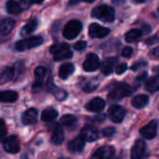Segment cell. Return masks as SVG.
<instances>
[{
	"instance_id": "cell-41",
	"label": "cell",
	"mask_w": 159,
	"mask_h": 159,
	"mask_svg": "<svg viewBox=\"0 0 159 159\" xmlns=\"http://www.w3.org/2000/svg\"><path fill=\"white\" fill-rule=\"evenodd\" d=\"M152 55H153V56H155V57H159V46H158V47H156V48H154V49L152 50Z\"/></svg>"
},
{
	"instance_id": "cell-31",
	"label": "cell",
	"mask_w": 159,
	"mask_h": 159,
	"mask_svg": "<svg viewBox=\"0 0 159 159\" xmlns=\"http://www.w3.org/2000/svg\"><path fill=\"white\" fill-rule=\"evenodd\" d=\"M141 36H142V33L139 29H132L125 34V39L126 42L132 43V42H135L138 39H139L141 38Z\"/></svg>"
},
{
	"instance_id": "cell-11",
	"label": "cell",
	"mask_w": 159,
	"mask_h": 159,
	"mask_svg": "<svg viewBox=\"0 0 159 159\" xmlns=\"http://www.w3.org/2000/svg\"><path fill=\"white\" fill-rule=\"evenodd\" d=\"M157 127H158V123L156 120L151 121L149 124L144 125L142 128H140L139 133L142 137H144L147 139H152L156 136L157 133Z\"/></svg>"
},
{
	"instance_id": "cell-17",
	"label": "cell",
	"mask_w": 159,
	"mask_h": 159,
	"mask_svg": "<svg viewBox=\"0 0 159 159\" xmlns=\"http://www.w3.org/2000/svg\"><path fill=\"white\" fill-rule=\"evenodd\" d=\"M47 88H48V90L54 96V98H55L57 100H59V101H64V100H66V98H67V96H68V94L66 93V90H64V89H62V88H59V87L55 86V85L53 84V83L51 81V80L47 83Z\"/></svg>"
},
{
	"instance_id": "cell-47",
	"label": "cell",
	"mask_w": 159,
	"mask_h": 159,
	"mask_svg": "<svg viewBox=\"0 0 159 159\" xmlns=\"http://www.w3.org/2000/svg\"><path fill=\"white\" fill-rule=\"evenodd\" d=\"M58 159H70V158H66V157H61V158H58Z\"/></svg>"
},
{
	"instance_id": "cell-12",
	"label": "cell",
	"mask_w": 159,
	"mask_h": 159,
	"mask_svg": "<svg viewBox=\"0 0 159 159\" xmlns=\"http://www.w3.org/2000/svg\"><path fill=\"white\" fill-rule=\"evenodd\" d=\"M46 75H47L46 67H44L42 66L36 67V69H35V83L33 84V90L35 92L39 90L42 87Z\"/></svg>"
},
{
	"instance_id": "cell-10",
	"label": "cell",
	"mask_w": 159,
	"mask_h": 159,
	"mask_svg": "<svg viewBox=\"0 0 159 159\" xmlns=\"http://www.w3.org/2000/svg\"><path fill=\"white\" fill-rule=\"evenodd\" d=\"M114 154L115 149L112 146H102L93 153L91 159H112Z\"/></svg>"
},
{
	"instance_id": "cell-48",
	"label": "cell",
	"mask_w": 159,
	"mask_h": 159,
	"mask_svg": "<svg viewBox=\"0 0 159 159\" xmlns=\"http://www.w3.org/2000/svg\"><path fill=\"white\" fill-rule=\"evenodd\" d=\"M22 1H24V2H26V1H27V0H22Z\"/></svg>"
},
{
	"instance_id": "cell-8",
	"label": "cell",
	"mask_w": 159,
	"mask_h": 159,
	"mask_svg": "<svg viewBox=\"0 0 159 159\" xmlns=\"http://www.w3.org/2000/svg\"><path fill=\"white\" fill-rule=\"evenodd\" d=\"M100 61L98 56L96 53H89L87 54L85 61L84 62L83 67L86 72H93L99 68Z\"/></svg>"
},
{
	"instance_id": "cell-13",
	"label": "cell",
	"mask_w": 159,
	"mask_h": 159,
	"mask_svg": "<svg viewBox=\"0 0 159 159\" xmlns=\"http://www.w3.org/2000/svg\"><path fill=\"white\" fill-rule=\"evenodd\" d=\"M111 30L98 24H92L89 26V36L93 39H102L110 34Z\"/></svg>"
},
{
	"instance_id": "cell-39",
	"label": "cell",
	"mask_w": 159,
	"mask_h": 159,
	"mask_svg": "<svg viewBox=\"0 0 159 159\" xmlns=\"http://www.w3.org/2000/svg\"><path fill=\"white\" fill-rule=\"evenodd\" d=\"M151 26L149 25H142V29L140 30L142 34H149L151 32Z\"/></svg>"
},
{
	"instance_id": "cell-30",
	"label": "cell",
	"mask_w": 159,
	"mask_h": 159,
	"mask_svg": "<svg viewBox=\"0 0 159 159\" xmlns=\"http://www.w3.org/2000/svg\"><path fill=\"white\" fill-rule=\"evenodd\" d=\"M38 26V22L36 19H32L30 20L21 30V35L22 36H26V35H29L31 33H33L36 28Z\"/></svg>"
},
{
	"instance_id": "cell-3",
	"label": "cell",
	"mask_w": 159,
	"mask_h": 159,
	"mask_svg": "<svg viewBox=\"0 0 159 159\" xmlns=\"http://www.w3.org/2000/svg\"><path fill=\"white\" fill-rule=\"evenodd\" d=\"M50 52L53 55L55 61H62L72 57L73 53L70 50V46L67 43H56L51 46Z\"/></svg>"
},
{
	"instance_id": "cell-24",
	"label": "cell",
	"mask_w": 159,
	"mask_h": 159,
	"mask_svg": "<svg viewBox=\"0 0 159 159\" xmlns=\"http://www.w3.org/2000/svg\"><path fill=\"white\" fill-rule=\"evenodd\" d=\"M74 71H75L74 65L71 63H66L60 66L58 74L62 80H66L70 75H72L74 73Z\"/></svg>"
},
{
	"instance_id": "cell-9",
	"label": "cell",
	"mask_w": 159,
	"mask_h": 159,
	"mask_svg": "<svg viewBox=\"0 0 159 159\" xmlns=\"http://www.w3.org/2000/svg\"><path fill=\"white\" fill-rule=\"evenodd\" d=\"M3 148L9 153H16L20 151V141L17 136L12 135L5 139L3 141Z\"/></svg>"
},
{
	"instance_id": "cell-38",
	"label": "cell",
	"mask_w": 159,
	"mask_h": 159,
	"mask_svg": "<svg viewBox=\"0 0 159 159\" xmlns=\"http://www.w3.org/2000/svg\"><path fill=\"white\" fill-rule=\"evenodd\" d=\"M147 76H148V74H147V72H141L140 74H139L138 76H137V78H136V82L137 83H141V82H143V81H145V80L147 79Z\"/></svg>"
},
{
	"instance_id": "cell-33",
	"label": "cell",
	"mask_w": 159,
	"mask_h": 159,
	"mask_svg": "<svg viewBox=\"0 0 159 159\" xmlns=\"http://www.w3.org/2000/svg\"><path fill=\"white\" fill-rule=\"evenodd\" d=\"M7 136V126L3 119L0 118V140L4 141Z\"/></svg>"
},
{
	"instance_id": "cell-36",
	"label": "cell",
	"mask_w": 159,
	"mask_h": 159,
	"mask_svg": "<svg viewBox=\"0 0 159 159\" xmlns=\"http://www.w3.org/2000/svg\"><path fill=\"white\" fill-rule=\"evenodd\" d=\"M126 69H127V65L125 64V63L124 64H120V65H118L115 67V71H116V73L118 75H121V74L125 73L126 71Z\"/></svg>"
},
{
	"instance_id": "cell-15",
	"label": "cell",
	"mask_w": 159,
	"mask_h": 159,
	"mask_svg": "<svg viewBox=\"0 0 159 159\" xmlns=\"http://www.w3.org/2000/svg\"><path fill=\"white\" fill-rule=\"evenodd\" d=\"M80 136L85 140V142H92L98 139V131L96 127L92 125H85L84 128H82Z\"/></svg>"
},
{
	"instance_id": "cell-23",
	"label": "cell",
	"mask_w": 159,
	"mask_h": 159,
	"mask_svg": "<svg viewBox=\"0 0 159 159\" xmlns=\"http://www.w3.org/2000/svg\"><path fill=\"white\" fill-rule=\"evenodd\" d=\"M19 98V95L15 91H3L0 92V102L2 103H12L15 102Z\"/></svg>"
},
{
	"instance_id": "cell-34",
	"label": "cell",
	"mask_w": 159,
	"mask_h": 159,
	"mask_svg": "<svg viewBox=\"0 0 159 159\" xmlns=\"http://www.w3.org/2000/svg\"><path fill=\"white\" fill-rule=\"evenodd\" d=\"M86 46H87L86 41H84V40H80V41H78L77 43H75V45H74V49H75L76 51L82 52V51L85 50Z\"/></svg>"
},
{
	"instance_id": "cell-19",
	"label": "cell",
	"mask_w": 159,
	"mask_h": 159,
	"mask_svg": "<svg viewBox=\"0 0 159 159\" xmlns=\"http://www.w3.org/2000/svg\"><path fill=\"white\" fill-rule=\"evenodd\" d=\"M84 147H85V140L81 136H79L74 139H72L71 141H69L67 145L68 150L72 152H81L84 149Z\"/></svg>"
},
{
	"instance_id": "cell-2",
	"label": "cell",
	"mask_w": 159,
	"mask_h": 159,
	"mask_svg": "<svg viewBox=\"0 0 159 159\" xmlns=\"http://www.w3.org/2000/svg\"><path fill=\"white\" fill-rule=\"evenodd\" d=\"M92 16L103 22H113L115 18L114 9L108 5H100L96 7L92 11Z\"/></svg>"
},
{
	"instance_id": "cell-27",
	"label": "cell",
	"mask_w": 159,
	"mask_h": 159,
	"mask_svg": "<svg viewBox=\"0 0 159 159\" xmlns=\"http://www.w3.org/2000/svg\"><path fill=\"white\" fill-rule=\"evenodd\" d=\"M145 88L149 92H156L159 90V75L153 76L147 80V82L145 84Z\"/></svg>"
},
{
	"instance_id": "cell-42",
	"label": "cell",
	"mask_w": 159,
	"mask_h": 159,
	"mask_svg": "<svg viewBox=\"0 0 159 159\" xmlns=\"http://www.w3.org/2000/svg\"><path fill=\"white\" fill-rule=\"evenodd\" d=\"M157 40H158L157 38H151V39H148L145 42H146L147 44H152V43H154V42L157 41Z\"/></svg>"
},
{
	"instance_id": "cell-5",
	"label": "cell",
	"mask_w": 159,
	"mask_h": 159,
	"mask_svg": "<svg viewBox=\"0 0 159 159\" xmlns=\"http://www.w3.org/2000/svg\"><path fill=\"white\" fill-rule=\"evenodd\" d=\"M83 29V24L78 20L69 21L63 29V35L67 39H73L79 36Z\"/></svg>"
},
{
	"instance_id": "cell-22",
	"label": "cell",
	"mask_w": 159,
	"mask_h": 159,
	"mask_svg": "<svg viewBox=\"0 0 159 159\" xmlns=\"http://www.w3.org/2000/svg\"><path fill=\"white\" fill-rule=\"evenodd\" d=\"M15 25V21L11 19V18H7L4 19L1 24H0V34L2 36H7L9 35L12 29L14 28Z\"/></svg>"
},
{
	"instance_id": "cell-35",
	"label": "cell",
	"mask_w": 159,
	"mask_h": 159,
	"mask_svg": "<svg viewBox=\"0 0 159 159\" xmlns=\"http://www.w3.org/2000/svg\"><path fill=\"white\" fill-rule=\"evenodd\" d=\"M115 128L114 127H111V126H108V127H105L103 128L102 130V134L104 137H111L113 134H115Z\"/></svg>"
},
{
	"instance_id": "cell-21",
	"label": "cell",
	"mask_w": 159,
	"mask_h": 159,
	"mask_svg": "<svg viewBox=\"0 0 159 159\" xmlns=\"http://www.w3.org/2000/svg\"><path fill=\"white\" fill-rule=\"evenodd\" d=\"M60 124L64 127H66L69 130H73L78 125V118L72 114H66L61 117Z\"/></svg>"
},
{
	"instance_id": "cell-26",
	"label": "cell",
	"mask_w": 159,
	"mask_h": 159,
	"mask_svg": "<svg viewBox=\"0 0 159 159\" xmlns=\"http://www.w3.org/2000/svg\"><path fill=\"white\" fill-rule=\"evenodd\" d=\"M14 77L13 68L11 66H7L4 68V70L0 73V85L5 84L6 83L11 81Z\"/></svg>"
},
{
	"instance_id": "cell-20",
	"label": "cell",
	"mask_w": 159,
	"mask_h": 159,
	"mask_svg": "<svg viewBox=\"0 0 159 159\" xmlns=\"http://www.w3.org/2000/svg\"><path fill=\"white\" fill-rule=\"evenodd\" d=\"M117 62H118V58L116 57L106 58L101 65V72L106 76L111 74L113 72V69L115 68Z\"/></svg>"
},
{
	"instance_id": "cell-43",
	"label": "cell",
	"mask_w": 159,
	"mask_h": 159,
	"mask_svg": "<svg viewBox=\"0 0 159 159\" xmlns=\"http://www.w3.org/2000/svg\"><path fill=\"white\" fill-rule=\"evenodd\" d=\"M81 0H70L69 1V5H71V6H73V5H76V4H78Z\"/></svg>"
},
{
	"instance_id": "cell-29",
	"label": "cell",
	"mask_w": 159,
	"mask_h": 159,
	"mask_svg": "<svg viewBox=\"0 0 159 159\" xmlns=\"http://www.w3.org/2000/svg\"><path fill=\"white\" fill-rule=\"evenodd\" d=\"M99 84L98 82H96L95 80H84V81L81 84V87L82 89L86 92V93H91L93 91H95L98 87Z\"/></svg>"
},
{
	"instance_id": "cell-50",
	"label": "cell",
	"mask_w": 159,
	"mask_h": 159,
	"mask_svg": "<svg viewBox=\"0 0 159 159\" xmlns=\"http://www.w3.org/2000/svg\"><path fill=\"white\" fill-rule=\"evenodd\" d=\"M158 11H159V9H158Z\"/></svg>"
},
{
	"instance_id": "cell-1",
	"label": "cell",
	"mask_w": 159,
	"mask_h": 159,
	"mask_svg": "<svg viewBox=\"0 0 159 159\" xmlns=\"http://www.w3.org/2000/svg\"><path fill=\"white\" fill-rule=\"evenodd\" d=\"M133 93V89L125 83H118L110 91L108 98L111 101H118L125 97H129Z\"/></svg>"
},
{
	"instance_id": "cell-4",
	"label": "cell",
	"mask_w": 159,
	"mask_h": 159,
	"mask_svg": "<svg viewBox=\"0 0 159 159\" xmlns=\"http://www.w3.org/2000/svg\"><path fill=\"white\" fill-rule=\"evenodd\" d=\"M42 43H43V39L41 37L34 36V37L17 41L15 44V49L18 52H24V51H27V50L39 47Z\"/></svg>"
},
{
	"instance_id": "cell-28",
	"label": "cell",
	"mask_w": 159,
	"mask_h": 159,
	"mask_svg": "<svg viewBox=\"0 0 159 159\" xmlns=\"http://www.w3.org/2000/svg\"><path fill=\"white\" fill-rule=\"evenodd\" d=\"M58 116V111L54 110L53 108H48L45 109L41 112V120L44 122H52L55 120Z\"/></svg>"
},
{
	"instance_id": "cell-7",
	"label": "cell",
	"mask_w": 159,
	"mask_h": 159,
	"mask_svg": "<svg viewBox=\"0 0 159 159\" xmlns=\"http://www.w3.org/2000/svg\"><path fill=\"white\" fill-rule=\"evenodd\" d=\"M50 127L51 132V141L55 145H60L64 141V130L59 124H52Z\"/></svg>"
},
{
	"instance_id": "cell-6",
	"label": "cell",
	"mask_w": 159,
	"mask_h": 159,
	"mask_svg": "<svg viewBox=\"0 0 159 159\" xmlns=\"http://www.w3.org/2000/svg\"><path fill=\"white\" fill-rule=\"evenodd\" d=\"M125 113H126L125 109L119 105H112L110 107L108 111L109 118L114 123H121L124 120Z\"/></svg>"
},
{
	"instance_id": "cell-46",
	"label": "cell",
	"mask_w": 159,
	"mask_h": 159,
	"mask_svg": "<svg viewBox=\"0 0 159 159\" xmlns=\"http://www.w3.org/2000/svg\"><path fill=\"white\" fill-rule=\"evenodd\" d=\"M81 1H84V2H93L95 0H81Z\"/></svg>"
},
{
	"instance_id": "cell-18",
	"label": "cell",
	"mask_w": 159,
	"mask_h": 159,
	"mask_svg": "<svg viewBox=\"0 0 159 159\" xmlns=\"http://www.w3.org/2000/svg\"><path fill=\"white\" fill-rule=\"evenodd\" d=\"M37 120H38V111L35 108L28 109L22 114V122L25 125H34L37 123Z\"/></svg>"
},
{
	"instance_id": "cell-14",
	"label": "cell",
	"mask_w": 159,
	"mask_h": 159,
	"mask_svg": "<svg viewBox=\"0 0 159 159\" xmlns=\"http://www.w3.org/2000/svg\"><path fill=\"white\" fill-rule=\"evenodd\" d=\"M146 152V144L143 139L136 140L134 146L131 149V159H143Z\"/></svg>"
},
{
	"instance_id": "cell-16",
	"label": "cell",
	"mask_w": 159,
	"mask_h": 159,
	"mask_svg": "<svg viewBox=\"0 0 159 159\" xmlns=\"http://www.w3.org/2000/svg\"><path fill=\"white\" fill-rule=\"evenodd\" d=\"M106 106V102L101 98H95L91 101H89L86 105V110L91 112L98 113L104 110Z\"/></svg>"
},
{
	"instance_id": "cell-32",
	"label": "cell",
	"mask_w": 159,
	"mask_h": 159,
	"mask_svg": "<svg viewBox=\"0 0 159 159\" xmlns=\"http://www.w3.org/2000/svg\"><path fill=\"white\" fill-rule=\"evenodd\" d=\"M7 11L11 14H19L22 11V8L15 0H9L7 2Z\"/></svg>"
},
{
	"instance_id": "cell-25",
	"label": "cell",
	"mask_w": 159,
	"mask_h": 159,
	"mask_svg": "<svg viewBox=\"0 0 159 159\" xmlns=\"http://www.w3.org/2000/svg\"><path fill=\"white\" fill-rule=\"evenodd\" d=\"M149 102V98L146 95H138L131 100V104L136 109H141L145 107Z\"/></svg>"
},
{
	"instance_id": "cell-37",
	"label": "cell",
	"mask_w": 159,
	"mask_h": 159,
	"mask_svg": "<svg viewBox=\"0 0 159 159\" xmlns=\"http://www.w3.org/2000/svg\"><path fill=\"white\" fill-rule=\"evenodd\" d=\"M132 53H133V50H132V48H130V47H125V48L123 49V51H122V55H123L124 57H126V58H129V57L132 55Z\"/></svg>"
},
{
	"instance_id": "cell-45",
	"label": "cell",
	"mask_w": 159,
	"mask_h": 159,
	"mask_svg": "<svg viewBox=\"0 0 159 159\" xmlns=\"http://www.w3.org/2000/svg\"><path fill=\"white\" fill-rule=\"evenodd\" d=\"M135 2H137V3H142V2H144L145 0H134Z\"/></svg>"
},
{
	"instance_id": "cell-49",
	"label": "cell",
	"mask_w": 159,
	"mask_h": 159,
	"mask_svg": "<svg viewBox=\"0 0 159 159\" xmlns=\"http://www.w3.org/2000/svg\"><path fill=\"white\" fill-rule=\"evenodd\" d=\"M112 159H120V158H119V157H118V158H114V157H113Z\"/></svg>"
},
{
	"instance_id": "cell-44",
	"label": "cell",
	"mask_w": 159,
	"mask_h": 159,
	"mask_svg": "<svg viewBox=\"0 0 159 159\" xmlns=\"http://www.w3.org/2000/svg\"><path fill=\"white\" fill-rule=\"evenodd\" d=\"M44 0H30V2L32 4H39V3H42Z\"/></svg>"
},
{
	"instance_id": "cell-40",
	"label": "cell",
	"mask_w": 159,
	"mask_h": 159,
	"mask_svg": "<svg viewBox=\"0 0 159 159\" xmlns=\"http://www.w3.org/2000/svg\"><path fill=\"white\" fill-rule=\"evenodd\" d=\"M147 64L145 63V62H138V63H136L133 66H132V69L133 70H137L138 68H139V67H141V66H146Z\"/></svg>"
}]
</instances>
